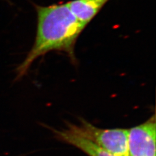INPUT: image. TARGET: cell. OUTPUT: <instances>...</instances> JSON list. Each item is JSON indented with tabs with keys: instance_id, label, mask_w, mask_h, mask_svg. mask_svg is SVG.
Instances as JSON below:
<instances>
[{
	"instance_id": "obj_5",
	"label": "cell",
	"mask_w": 156,
	"mask_h": 156,
	"mask_svg": "<svg viewBox=\"0 0 156 156\" xmlns=\"http://www.w3.org/2000/svg\"><path fill=\"white\" fill-rule=\"evenodd\" d=\"M110 0H72L68 6L76 18L87 26Z\"/></svg>"
},
{
	"instance_id": "obj_2",
	"label": "cell",
	"mask_w": 156,
	"mask_h": 156,
	"mask_svg": "<svg viewBox=\"0 0 156 156\" xmlns=\"http://www.w3.org/2000/svg\"><path fill=\"white\" fill-rule=\"evenodd\" d=\"M67 128L116 156H129L128 129L100 128L85 120L80 126L68 124Z\"/></svg>"
},
{
	"instance_id": "obj_1",
	"label": "cell",
	"mask_w": 156,
	"mask_h": 156,
	"mask_svg": "<svg viewBox=\"0 0 156 156\" xmlns=\"http://www.w3.org/2000/svg\"><path fill=\"white\" fill-rule=\"evenodd\" d=\"M35 40L24 61L16 68V80L25 76L35 60L53 51L66 53L74 62L76 41L86 26L72 12L66 3L36 6Z\"/></svg>"
},
{
	"instance_id": "obj_3",
	"label": "cell",
	"mask_w": 156,
	"mask_h": 156,
	"mask_svg": "<svg viewBox=\"0 0 156 156\" xmlns=\"http://www.w3.org/2000/svg\"><path fill=\"white\" fill-rule=\"evenodd\" d=\"M155 116L128 129L129 156H155Z\"/></svg>"
},
{
	"instance_id": "obj_4",
	"label": "cell",
	"mask_w": 156,
	"mask_h": 156,
	"mask_svg": "<svg viewBox=\"0 0 156 156\" xmlns=\"http://www.w3.org/2000/svg\"><path fill=\"white\" fill-rule=\"evenodd\" d=\"M53 132L58 140L74 146L89 156H116L68 128L63 130L53 129Z\"/></svg>"
}]
</instances>
